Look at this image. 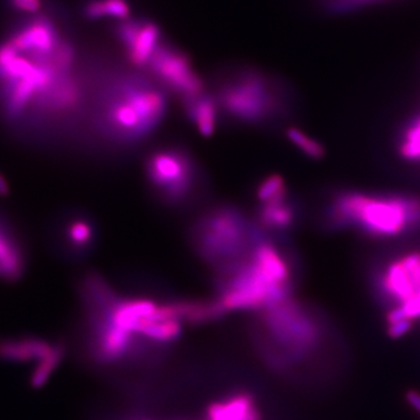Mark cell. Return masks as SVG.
Returning <instances> with one entry per match:
<instances>
[{
    "label": "cell",
    "mask_w": 420,
    "mask_h": 420,
    "mask_svg": "<svg viewBox=\"0 0 420 420\" xmlns=\"http://www.w3.org/2000/svg\"><path fill=\"white\" fill-rule=\"evenodd\" d=\"M76 49L63 38L55 49L36 48L10 29L0 38V111L8 122L42 117L57 84L74 73Z\"/></svg>",
    "instance_id": "6da1fadb"
},
{
    "label": "cell",
    "mask_w": 420,
    "mask_h": 420,
    "mask_svg": "<svg viewBox=\"0 0 420 420\" xmlns=\"http://www.w3.org/2000/svg\"><path fill=\"white\" fill-rule=\"evenodd\" d=\"M295 265L290 252L273 239H262L246 258L215 273L216 299L227 313L262 312L292 297Z\"/></svg>",
    "instance_id": "7a4b0ae2"
},
{
    "label": "cell",
    "mask_w": 420,
    "mask_h": 420,
    "mask_svg": "<svg viewBox=\"0 0 420 420\" xmlns=\"http://www.w3.org/2000/svg\"><path fill=\"white\" fill-rule=\"evenodd\" d=\"M326 224L376 239H390L420 230V196L399 192L341 190L326 209Z\"/></svg>",
    "instance_id": "3957f363"
},
{
    "label": "cell",
    "mask_w": 420,
    "mask_h": 420,
    "mask_svg": "<svg viewBox=\"0 0 420 420\" xmlns=\"http://www.w3.org/2000/svg\"><path fill=\"white\" fill-rule=\"evenodd\" d=\"M167 108V97L158 85L140 77H125L105 94L96 125L115 143H139L159 129Z\"/></svg>",
    "instance_id": "277c9868"
},
{
    "label": "cell",
    "mask_w": 420,
    "mask_h": 420,
    "mask_svg": "<svg viewBox=\"0 0 420 420\" xmlns=\"http://www.w3.org/2000/svg\"><path fill=\"white\" fill-rule=\"evenodd\" d=\"M260 234L239 206L223 203L196 218L189 241L196 255L217 273L246 258Z\"/></svg>",
    "instance_id": "5b68a950"
},
{
    "label": "cell",
    "mask_w": 420,
    "mask_h": 420,
    "mask_svg": "<svg viewBox=\"0 0 420 420\" xmlns=\"http://www.w3.org/2000/svg\"><path fill=\"white\" fill-rule=\"evenodd\" d=\"M279 84L262 71L243 69L220 84L216 98L220 110L234 122L259 125L270 122L283 108Z\"/></svg>",
    "instance_id": "8992f818"
},
{
    "label": "cell",
    "mask_w": 420,
    "mask_h": 420,
    "mask_svg": "<svg viewBox=\"0 0 420 420\" xmlns=\"http://www.w3.org/2000/svg\"><path fill=\"white\" fill-rule=\"evenodd\" d=\"M374 292L388 306L386 325L420 318V248H406L376 265Z\"/></svg>",
    "instance_id": "52a82bcc"
},
{
    "label": "cell",
    "mask_w": 420,
    "mask_h": 420,
    "mask_svg": "<svg viewBox=\"0 0 420 420\" xmlns=\"http://www.w3.org/2000/svg\"><path fill=\"white\" fill-rule=\"evenodd\" d=\"M144 169L150 190L164 204L182 206L195 195L200 169L194 157L185 148L166 146L152 150Z\"/></svg>",
    "instance_id": "ba28073f"
},
{
    "label": "cell",
    "mask_w": 420,
    "mask_h": 420,
    "mask_svg": "<svg viewBox=\"0 0 420 420\" xmlns=\"http://www.w3.org/2000/svg\"><path fill=\"white\" fill-rule=\"evenodd\" d=\"M146 69L181 101L206 92L202 77L192 66L190 57L174 46L162 42Z\"/></svg>",
    "instance_id": "9c48e42d"
},
{
    "label": "cell",
    "mask_w": 420,
    "mask_h": 420,
    "mask_svg": "<svg viewBox=\"0 0 420 420\" xmlns=\"http://www.w3.org/2000/svg\"><path fill=\"white\" fill-rule=\"evenodd\" d=\"M66 356L63 343L50 342L35 336L4 340L0 342V360L19 364H34L31 383L40 388Z\"/></svg>",
    "instance_id": "30bf717a"
},
{
    "label": "cell",
    "mask_w": 420,
    "mask_h": 420,
    "mask_svg": "<svg viewBox=\"0 0 420 420\" xmlns=\"http://www.w3.org/2000/svg\"><path fill=\"white\" fill-rule=\"evenodd\" d=\"M115 38L132 66L146 69L154 52L162 43L161 29L147 19H127L115 28Z\"/></svg>",
    "instance_id": "8fae6325"
},
{
    "label": "cell",
    "mask_w": 420,
    "mask_h": 420,
    "mask_svg": "<svg viewBox=\"0 0 420 420\" xmlns=\"http://www.w3.org/2000/svg\"><path fill=\"white\" fill-rule=\"evenodd\" d=\"M253 220L262 232L273 237L288 234L299 222V206L290 197V189L258 202Z\"/></svg>",
    "instance_id": "7c38bea8"
},
{
    "label": "cell",
    "mask_w": 420,
    "mask_h": 420,
    "mask_svg": "<svg viewBox=\"0 0 420 420\" xmlns=\"http://www.w3.org/2000/svg\"><path fill=\"white\" fill-rule=\"evenodd\" d=\"M204 420H262L255 396L241 390L206 406Z\"/></svg>",
    "instance_id": "4fadbf2b"
},
{
    "label": "cell",
    "mask_w": 420,
    "mask_h": 420,
    "mask_svg": "<svg viewBox=\"0 0 420 420\" xmlns=\"http://www.w3.org/2000/svg\"><path fill=\"white\" fill-rule=\"evenodd\" d=\"M61 234L66 251L74 255H83L92 251L97 243V225L90 215H70L63 223Z\"/></svg>",
    "instance_id": "5bb4252c"
},
{
    "label": "cell",
    "mask_w": 420,
    "mask_h": 420,
    "mask_svg": "<svg viewBox=\"0 0 420 420\" xmlns=\"http://www.w3.org/2000/svg\"><path fill=\"white\" fill-rule=\"evenodd\" d=\"M187 119L202 136H211L216 131L218 112L216 98L213 94H203L182 101Z\"/></svg>",
    "instance_id": "9a60e30c"
},
{
    "label": "cell",
    "mask_w": 420,
    "mask_h": 420,
    "mask_svg": "<svg viewBox=\"0 0 420 420\" xmlns=\"http://www.w3.org/2000/svg\"><path fill=\"white\" fill-rule=\"evenodd\" d=\"M178 320L190 326H203L218 321L227 314L220 301L215 299H178L173 300Z\"/></svg>",
    "instance_id": "2e32d148"
},
{
    "label": "cell",
    "mask_w": 420,
    "mask_h": 420,
    "mask_svg": "<svg viewBox=\"0 0 420 420\" xmlns=\"http://www.w3.org/2000/svg\"><path fill=\"white\" fill-rule=\"evenodd\" d=\"M24 258L17 241L0 225V278L15 280L24 271Z\"/></svg>",
    "instance_id": "e0dca14e"
},
{
    "label": "cell",
    "mask_w": 420,
    "mask_h": 420,
    "mask_svg": "<svg viewBox=\"0 0 420 420\" xmlns=\"http://www.w3.org/2000/svg\"><path fill=\"white\" fill-rule=\"evenodd\" d=\"M147 318L140 321L136 335L147 340L148 342L157 346H167L176 342L181 337L183 322L180 320L172 318L164 321H150Z\"/></svg>",
    "instance_id": "ac0fdd59"
},
{
    "label": "cell",
    "mask_w": 420,
    "mask_h": 420,
    "mask_svg": "<svg viewBox=\"0 0 420 420\" xmlns=\"http://www.w3.org/2000/svg\"><path fill=\"white\" fill-rule=\"evenodd\" d=\"M83 14L89 20L108 18L125 21L131 15V6L127 0H88L84 3Z\"/></svg>",
    "instance_id": "d6986e66"
},
{
    "label": "cell",
    "mask_w": 420,
    "mask_h": 420,
    "mask_svg": "<svg viewBox=\"0 0 420 420\" xmlns=\"http://www.w3.org/2000/svg\"><path fill=\"white\" fill-rule=\"evenodd\" d=\"M285 136L292 145L297 147L301 153L313 160H320L326 155L325 147L318 143V140L308 136L302 130L295 126H288L285 130Z\"/></svg>",
    "instance_id": "ffe728a7"
},
{
    "label": "cell",
    "mask_w": 420,
    "mask_h": 420,
    "mask_svg": "<svg viewBox=\"0 0 420 420\" xmlns=\"http://www.w3.org/2000/svg\"><path fill=\"white\" fill-rule=\"evenodd\" d=\"M326 6L334 12H346L350 10L363 8L374 4L383 3L388 0H323Z\"/></svg>",
    "instance_id": "44dd1931"
},
{
    "label": "cell",
    "mask_w": 420,
    "mask_h": 420,
    "mask_svg": "<svg viewBox=\"0 0 420 420\" xmlns=\"http://www.w3.org/2000/svg\"><path fill=\"white\" fill-rule=\"evenodd\" d=\"M413 328V321L411 320H399L386 325V334L392 340L400 339L411 332Z\"/></svg>",
    "instance_id": "7402d4cb"
},
{
    "label": "cell",
    "mask_w": 420,
    "mask_h": 420,
    "mask_svg": "<svg viewBox=\"0 0 420 420\" xmlns=\"http://www.w3.org/2000/svg\"><path fill=\"white\" fill-rule=\"evenodd\" d=\"M405 399L406 402H409L410 405L412 406L413 409L420 414V392L416 391V390H410L406 392Z\"/></svg>",
    "instance_id": "603a6c76"
},
{
    "label": "cell",
    "mask_w": 420,
    "mask_h": 420,
    "mask_svg": "<svg viewBox=\"0 0 420 420\" xmlns=\"http://www.w3.org/2000/svg\"><path fill=\"white\" fill-rule=\"evenodd\" d=\"M8 192H10V187L6 178H4L3 174L0 173V196H7Z\"/></svg>",
    "instance_id": "cb8c5ba5"
},
{
    "label": "cell",
    "mask_w": 420,
    "mask_h": 420,
    "mask_svg": "<svg viewBox=\"0 0 420 420\" xmlns=\"http://www.w3.org/2000/svg\"><path fill=\"white\" fill-rule=\"evenodd\" d=\"M174 420H192V419H174Z\"/></svg>",
    "instance_id": "d4e9b609"
},
{
    "label": "cell",
    "mask_w": 420,
    "mask_h": 420,
    "mask_svg": "<svg viewBox=\"0 0 420 420\" xmlns=\"http://www.w3.org/2000/svg\"><path fill=\"white\" fill-rule=\"evenodd\" d=\"M140 420H148V419H140Z\"/></svg>",
    "instance_id": "484cf974"
}]
</instances>
